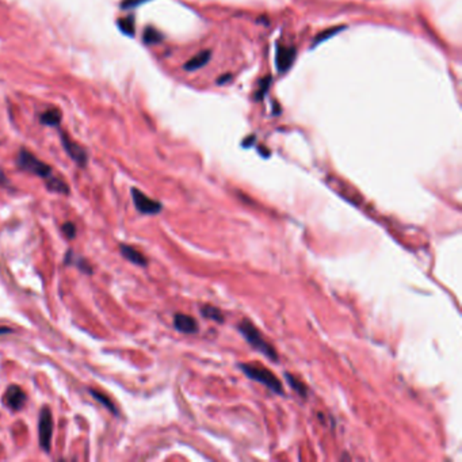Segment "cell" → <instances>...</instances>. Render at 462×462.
<instances>
[{
	"instance_id": "1",
	"label": "cell",
	"mask_w": 462,
	"mask_h": 462,
	"mask_svg": "<svg viewBox=\"0 0 462 462\" xmlns=\"http://www.w3.org/2000/svg\"><path fill=\"white\" fill-rule=\"evenodd\" d=\"M237 328H239V331H240L241 335L244 336V339L247 340L253 348H256L258 351H261L263 355H266L271 361L278 360V354L277 351H275V348H274L273 346L262 336V333L255 325H252L248 320H243L239 324V327Z\"/></svg>"
},
{
	"instance_id": "2",
	"label": "cell",
	"mask_w": 462,
	"mask_h": 462,
	"mask_svg": "<svg viewBox=\"0 0 462 462\" xmlns=\"http://www.w3.org/2000/svg\"><path fill=\"white\" fill-rule=\"evenodd\" d=\"M240 369L244 371V374L248 378L256 381V382L263 383L266 388H269L270 391H273L274 393H284V387L280 383L279 379L274 375L273 371H270L269 369L262 368L259 365L249 364V365H240Z\"/></svg>"
},
{
	"instance_id": "3",
	"label": "cell",
	"mask_w": 462,
	"mask_h": 462,
	"mask_svg": "<svg viewBox=\"0 0 462 462\" xmlns=\"http://www.w3.org/2000/svg\"><path fill=\"white\" fill-rule=\"evenodd\" d=\"M16 163H18L19 168L28 171V172H32V174L40 176V178H44L45 181H49L53 176L50 167L47 166L46 163L41 162L40 159H37L28 149L19 150L18 158H16Z\"/></svg>"
},
{
	"instance_id": "4",
	"label": "cell",
	"mask_w": 462,
	"mask_h": 462,
	"mask_svg": "<svg viewBox=\"0 0 462 462\" xmlns=\"http://www.w3.org/2000/svg\"><path fill=\"white\" fill-rule=\"evenodd\" d=\"M132 198L135 202L136 209L142 214H158L163 209V205L160 202L149 198L136 187L132 189Z\"/></svg>"
},
{
	"instance_id": "5",
	"label": "cell",
	"mask_w": 462,
	"mask_h": 462,
	"mask_svg": "<svg viewBox=\"0 0 462 462\" xmlns=\"http://www.w3.org/2000/svg\"><path fill=\"white\" fill-rule=\"evenodd\" d=\"M38 432H40V445L45 451L50 450L52 434H53V419L49 408L44 407L40 415V424H38Z\"/></svg>"
},
{
	"instance_id": "6",
	"label": "cell",
	"mask_w": 462,
	"mask_h": 462,
	"mask_svg": "<svg viewBox=\"0 0 462 462\" xmlns=\"http://www.w3.org/2000/svg\"><path fill=\"white\" fill-rule=\"evenodd\" d=\"M61 142H63L64 149L67 150V153L69 155V158L76 163V164H79L80 167H84L87 164V152L82 148V146L78 144V142L72 141L67 135H64L61 133Z\"/></svg>"
},
{
	"instance_id": "7",
	"label": "cell",
	"mask_w": 462,
	"mask_h": 462,
	"mask_svg": "<svg viewBox=\"0 0 462 462\" xmlns=\"http://www.w3.org/2000/svg\"><path fill=\"white\" fill-rule=\"evenodd\" d=\"M296 60V49L294 47L288 46H278L277 47V57H275V64H277V69L279 72H286L289 68L292 67V64Z\"/></svg>"
},
{
	"instance_id": "8",
	"label": "cell",
	"mask_w": 462,
	"mask_h": 462,
	"mask_svg": "<svg viewBox=\"0 0 462 462\" xmlns=\"http://www.w3.org/2000/svg\"><path fill=\"white\" fill-rule=\"evenodd\" d=\"M24 400H26L24 392L22 391L18 385H11V387H8L7 392H6V395H4V401H6V404H7L11 409H15V411L20 409V408L23 407Z\"/></svg>"
},
{
	"instance_id": "9",
	"label": "cell",
	"mask_w": 462,
	"mask_h": 462,
	"mask_svg": "<svg viewBox=\"0 0 462 462\" xmlns=\"http://www.w3.org/2000/svg\"><path fill=\"white\" fill-rule=\"evenodd\" d=\"M174 325L179 332L183 333H195L198 331V323L189 315L178 313L174 317Z\"/></svg>"
},
{
	"instance_id": "10",
	"label": "cell",
	"mask_w": 462,
	"mask_h": 462,
	"mask_svg": "<svg viewBox=\"0 0 462 462\" xmlns=\"http://www.w3.org/2000/svg\"><path fill=\"white\" fill-rule=\"evenodd\" d=\"M119 251H121V253H122V256L125 258V259H127V261L132 262V263H135V265L145 267L146 263H148L145 256H144L140 251H137L135 247H131V245L126 244H121L119 245Z\"/></svg>"
},
{
	"instance_id": "11",
	"label": "cell",
	"mask_w": 462,
	"mask_h": 462,
	"mask_svg": "<svg viewBox=\"0 0 462 462\" xmlns=\"http://www.w3.org/2000/svg\"><path fill=\"white\" fill-rule=\"evenodd\" d=\"M210 55H212V52L210 50H202L199 52L197 56H194L193 59H190L187 63L183 65L186 71H197L199 68H202L203 65L209 63L210 60Z\"/></svg>"
},
{
	"instance_id": "12",
	"label": "cell",
	"mask_w": 462,
	"mask_h": 462,
	"mask_svg": "<svg viewBox=\"0 0 462 462\" xmlns=\"http://www.w3.org/2000/svg\"><path fill=\"white\" fill-rule=\"evenodd\" d=\"M40 121L41 123H44L46 126H59L60 121H61V111L56 107L45 110L40 115Z\"/></svg>"
},
{
	"instance_id": "13",
	"label": "cell",
	"mask_w": 462,
	"mask_h": 462,
	"mask_svg": "<svg viewBox=\"0 0 462 462\" xmlns=\"http://www.w3.org/2000/svg\"><path fill=\"white\" fill-rule=\"evenodd\" d=\"M65 263H67V265L76 266L78 269L82 270V271L86 274H92V269L91 266L88 265V262L84 261L83 258L76 256L75 253H73V251H68V253L65 255Z\"/></svg>"
},
{
	"instance_id": "14",
	"label": "cell",
	"mask_w": 462,
	"mask_h": 462,
	"mask_svg": "<svg viewBox=\"0 0 462 462\" xmlns=\"http://www.w3.org/2000/svg\"><path fill=\"white\" fill-rule=\"evenodd\" d=\"M46 187L50 190V191H55V193L61 194L69 193V187H68L67 183H64L61 179L56 178L55 175H53L49 181H46Z\"/></svg>"
},
{
	"instance_id": "15",
	"label": "cell",
	"mask_w": 462,
	"mask_h": 462,
	"mask_svg": "<svg viewBox=\"0 0 462 462\" xmlns=\"http://www.w3.org/2000/svg\"><path fill=\"white\" fill-rule=\"evenodd\" d=\"M162 40H163V36L155 28H150V26H148V28L144 30V34H142V41H144L146 45L158 44V42H160Z\"/></svg>"
},
{
	"instance_id": "16",
	"label": "cell",
	"mask_w": 462,
	"mask_h": 462,
	"mask_svg": "<svg viewBox=\"0 0 462 462\" xmlns=\"http://www.w3.org/2000/svg\"><path fill=\"white\" fill-rule=\"evenodd\" d=\"M201 313L206 317V319H210V320L217 321V323H222V321H224V316H222L221 311L217 308H214V306H210V305H205V306H202Z\"/></svg>"
},
{
	"instance_id": "17",
	"label": "cell",
	"mask_w": 462,
	"mask_h": 462,
	"mask_svg": "<svg viewBox=\"0 0 462 462\" xmlns=\"http://www.w3.org/2000/svg\"><path fill=\"white\" fill-rule=\"evenodd\" d=\"M90 393H91V396L94 397L95 400H96V401H99V403L102 404V405H105V407H106L107 409H109V411L113 412L114 415H118V411L115 409V405L113 404V401H111V400L109 399V397H106L105 395H102L100 392L94 391V389H90Z\"/></svg>"
},
{
	"instance_id": "18",
	"label": "cell",
	"mask_w": 462,
	"mask_h": 462,
	"mask_svg": "<svg viewBox=\"0 0 462 462\" xmlns=\"http://www.w3.org/2000/svg\"><path fill=\"white\" fill-rule=\"evenodd\" d=\"M118 28L126 36H133L135 34V19H133V16L121 18L118 20Z\"/></svg>"
},
{
	"instance_id": "19",
	"label": "cell",
	"mask_w": 462,
	"mask_h": 462,
	"mask_svg": "<svg viewBox=\"0 0 462 462\" xmlns=\"http://www.w3.org/2000/svg\"><path fill=\"white\" fill-rule=\"evenodd\" d=\"M286 379H288L289 383H290V387H292L298 395H301L302 397H305V396L308 395V391H306V388H305L304 383L300 382L297 378H294L292 374H286Z\"/></svg>"
},
{
	"instance_id": "20",
	"label": "cell",
	"mask_w": 462,
	"mask_h": 462,
	"mask_svg": "<svg viewBox=\"0 0 462 462\" xmlns=\"http://www.w3.org/2000/svg\"><path fill=\"white\" fill-rule=\"evenodd\" d=\"M63 232L68 239H73L76 235V226L72 222H65L63 225Z\"/></svg>"
},
{
	"instance_id": "21",
	"label": "cell",
	"mask_w": 462,
	"mask_h": 462,
	"mask_svg": "<svg viewBox=\"0 0 462 462\" xmlns=\"http://www.w3.org/2000/svg\"><path fill=\"white\" fill-rule=\"evenodd\" d=\"M340 29H342V28L329 29V30H325V32H324V33H321L320 36H319V37H317V38H316V41H315V46H316V45L319 44V42H320V41H324V40H325V38H328V37L333 36V33L338 32V30H340Z\"/></svg>"
},
{
	"instance_id": "22",
	"label": "cell",
	"mask_w": 462,
	"mask_h": 462,
	"mask_svg": "<svg viewBox=\"0 0 462 462\" xmlns=\"http://www.w3.org/2000/svg\"><path fill=\"white\" fill-rule=\"evenodd\" d=\"M270 82H271V79H270V76H267V79L262 80V82H261V91L258 92V98H262V96H263V94L266 92V90L269 88Z\"/></svg>"
},
{
	"instance_id": "23",
	"label": "cell",
	"mask_w": 462,
	"mask_h": 462,
	"mask_svg": "<svg viewBox=\"0 0 462 462\" xmlns=\"http://www.w3.org/2000/svg\"><path fill=\"white\" fill-rule=\"evenodd\" d=\"M140 3H142V0H123L122 7L131 8V7H135V6H137V4H140Z\"/></svg>"
},
{
	"instance_id": "24",
	"label": "cell",
	"mask_w": 462,
	"mask_h": 462,
	"mask_svg": "<svg viewBox=\"0 0 462 462\" xmlns=\"http://www.w3.org/2000/svg\"><path fill=\"white\" fill-rule=\"evenodd\" d=\"M10 332H11V328L0 327V335H3V333H10Z\"/></svg>"
}]
</instances>
